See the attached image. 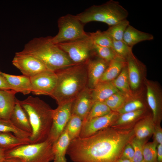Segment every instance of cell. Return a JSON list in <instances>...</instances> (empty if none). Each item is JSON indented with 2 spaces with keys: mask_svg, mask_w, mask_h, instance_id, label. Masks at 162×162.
<instances>
[{
  "mask_svg": "<svg viewBox=\"0 0 162 162\" xmlns=\"http://www.w3.org/2000/svg\"><path fill=\"white\" fill-rule=\"evenodd\" d=\"M158 144L153 141L146 142L143 150V160L147 162H157V146Z\"/></svg>",
  "mask_w": 162,
  "mask_h": 162,
  "instance_id": "e575fe53",
  "label": "cell"
},
{
  "mask_svg": "<svg viewBox=\"0 0 162 162\" xmlns=\"http://www.w3.org/2000/svg\"><path fill=\"white\" fill-rule=\"evenodd\" d=\"M29 139H23L10 132H0V148L5 151L30 143Z\"/></svg>",
  "mask_w": 162,
  "mask_h": 162,
  "instance_id": "484cf974",
  "label": "cell"
},
{
  "mask_svg": "<svg viewBox=\"0 0 162 162\" xmlns=\"http://www.w3.org/2000/svg\"><path fill=\"white\" fill-rule=\"evenodd\" d=\"M152 135H153V141L158 144H162V129L160 124H155Z\"/></svg>",
  "mask_w": 162,
  "mask_h": 162,
  "instance_id": "ab89813d",
  "label": "cell"
},
{
  "mask_svg": "<svg viewBox=\"0 0 162 162\" xmlns=\"http://www.w3.org/2000/svg\"><path fill=\"white\" fill-rule=\"evenodd\" d=\"M71 139L67 131L64 130L58 139L52 144V150L55 162H67L65 155Z\"/></svg>",
  "mask_w": 162,
  "mask_h": 162,
  "instance_id": "44dd1931",
  "label": "cell"
},
{
  "mask_svg": "<svg viewBox=\"0 0 162 162\" xmlns=\"http://www.w3.org/2000/svg\"><path fill=\"white\" fill-rule=\"evenodd\" d=\"M58 31L51 37L52 42L57 44L87 37L88 33L84 30V25L76 15L67 14L60 17L58 21Z\"/></svg>",
  "mask_w": 162,
  "mask_h": 162,
  "instance_id": "52a82bcc",
  "label": "cell"
},
{
  "mask_svg": "<svg viewBox=\"0 0 162 162\" xmlns=\"http://www.w3.org/2000/svg\"><path fill=\"white\" fill-rule=\"evenodd\" d=\"M144 108V104L141 100L138 99H134L128 100L116 112L120 115Z\"/></svg>",
  "mask_w": 162,
  "mask_h": 162,
  "instance_id": "d590c367",
  "label": "cell"
},
{
  "mask_svg": "<svg viewBox=\"0 0 162 162\" xmlns=\"http://www.w3.org/2000/svg\"><path fill=\"white\" fill-rule=\"evenodd\" d=\"M30 78L32 93L50 96L56 87L57 80L56 73L49 70Z\"/></svg>",
  "mask_w": 162,
  "mask_h": 162,
  "instance_id": "8fae6325",
  "label": "cell"
},
{
  "mask_svg": "<svg viewBox=\"0 0 162 162\" xmlns=\"http://www.w3.org/2000/svg\"><path fill=\"white\" fill-rule=\"evenodd\" d=\"M128 96L118 91L111 95L104 102L112 111L116 112L128 100L127 98Z\"/></svg>",
  "mask_w": 162,
  "mask_h": 162,
  "instance_id": "f546056e",
  "label": "cell"
},
{
  "mask_svg": "<svg viewBox=\"0 0 162 162\" xmlns=\"http://www.w3.org/2000/svg\"><path fill=\"white\" fill-rule=\"evenodd\" d=\"M128 76L130 89H137L141 80V69L142 64L135 57L133 53L126 59Z\"/></svg>",
  "mask_w": 162,
  "mask_h": 162,
  "instance_id": "2e32d148",
  "label": "cell"
},
{
  "mask_svg": "<svg viewBox=\"0 0 162 162\" xmlns=\"http://www.w3.org/2000/svg\"><path fill=\"white\" fill-rule=\"evenodd\" d=\"M112 48L117 56L125 59L132 53V48L128 46L123 40H112Z\"/></svg>",
  "mask_w": 162,
  "mask_h": 162,
  "instance_id": "8d00e7d4",
  "label": "cell"
},
{
  "mask_svg": "<svg viewBox=\"0 0 162 162\" xmlns=\"http://www.w3.org/2000/svg\"><path fill=\"white\" fill-rule=\"evenodd\" d=\"M116 162H133L132 161L129 160L120 158Z\"/></svg>",
  "mask_w": 162,
  "mask_h": 162,
  "instance_id": "f6af8a7d",
  "label": "cell"
},
{
  "mask_svg": "<svg viewBox=\"0 0 162 162\" xmlns=\"http://www.w3.org/2000/svg\"><path fill=\"white\" fill-rule=\"evenodd\" d=\"M51 37L35 38L26 44L19 52L32 56L42 62L49 70L56 72L74 64Z\"/></svg>",
  "mask_w": 162,
  "mask_h": 162,
  "instance_id": "3957f363",
  "label": "cell"
},
{
  "mask_svg": "<svg viewBox=\"0 0 162 162\" xmlns=\"http://www.w3.org/2000/svg\"><path fill=\"white\" fill-rule=\"evenodd\" d=\"M94 103L91 96V89L87 86L74 100L71 114L79 116L83 122L86 119Z\"/></svg>",
  "mask_w": 162,
  "mask_h": 162,
  "instance_id": "4fadbf2b",
  "label": "cell"
},
{
  "mask_svg": "<svg viewBox=\"0 0 162 162\" xmlns=\"http://www.w3.org/2000/svg\"><path fill=\"white\" fill-rule=\"evenodd\" d=\"M3 162H20L14 158H5Z\"/></svg>",
  "mask_w": 162,
  "mask_h": 162,
  "instance_id": "ee69618b",
  "label": "cell"
},
{
  "mask_svg": "<svg viewBox=\"0 0 162 162\" xmlns=\"http://www.w3.org/2000/svg\"><path fill=\"white\" fill-rule=\"evenodd\" d=\"M129 25V22L126 19L110 26L106 32L112 40H123L125 32Z\"/></svg>",
  "mask_w": 162,
  "mask_h": 162,
  "instance_id": "f1b7e54d",
  "label": "cell"
},
{
  "mask_svg": "<svg viewBox=\"0 0 162 162\" xmlns=\"http://www.w3.org/2000/svg\"><path fill=\"white\" fill-rule=\"evenodd\" d=\"M112 82L119 91L128 96L130 95L131 91L126 65Z\"/></svg>",
  "mask_w": 162,
  "mask_h": 162,
  "instance_id": "83f0119b",
  "label": "cell"
},
{
  "mask_svg": "<svg viewBox=\"0 0 162 162\" xmlns=\"http://www.w3.org/2000/svg\"><path fill=\"white\" fill-rule=\"evenodd\" d=\"M88 34L85 38L57 44L75 64L85 62L90 58L94 44Z\"/></svg>",
  "mask_w": 162,
  "mask_h": 162,
  "instance_id": "ba28073f",
  "label": "cell"
},
{
  "mask_svg": "<svg viewBox=\"0 0 162 162\" xmlns=\"http://www.w3.org/2000/svg\"><path fill=\"white\" fill-rule=\"evenodd\" d=\"M53 143L48 139L5 150V158H14L20 162H50L54 160Z\"/></svg>",
  "mask_w": 162,
  "mask_h": 162,
  "instance_id": "8992f818",
  "label": "cell"
},
{
  "mask_svg": "<svg viewBox=\"0 0 162 162\" xmlns=\"http://www.w3.org/2000/svg\"><path fill=\"white\" fill-rule=\"evenodd\" d=\"M109 62L98 57L87 61V87L94 88L100 82Z\"/></svg>",
  "mask_w": 162,
  "mask_h": 162,
  "instance_id": "5bb4252c",
  "label": "cell"
},
{
  "mask_svg": "<svg viewBox=\"0 0 162 162\" xmlns=\"http://www.w3.org/2000/svg\"><path fill=\"white\" fill-rule=\"evenodd\" d=\"M147 140H140L134 137L130 142L134 151L133 162H140L143 160V150Z\"/></svg>",
  "mask_w": 162,
  "mask_h": 162,
  "instance_id": "74e56055",
  "label": "cell"
},
{
  "mask_svg": "<svg viewBox=\"0 0 162 162\" xmlns=\"http://www.w3.org/2000/svg\"><path fill=\"white\" fill-rule=\"evenodd\" d=\"M12 63L22 75L29 77L49 70L36 58L29 55L21 54L19 52L16 53Z\"/></svg>",
  "mask_w": 162,
  "mask_h": 162,
  "instance_id": "30bf717a",
  "label": "cell"
},
{
  "mask_svg": "<svg viewBox=\"0 0 162 162\" xmlns=\"http://www.w3.org/2000/svg\"><path fill=\"white\" fill-rule=\"evenodd\" d=\"M82 122L79 116L71 114L64 129L67 132L71 140L79 137Z\"/></svg>",
  "mask_w": 162,
  "mask_h": 162,
  "instance_id": "4316f807",
  "label": "cell"
},
{
  "mask_svg": "<svg viewBox=\"0 0 162 162\" xmlns=\"http://www.w3.org/2000/svg\"><path fill=\"white\" fill-rule=\"evenodd\" d=\"M119 91L112 82H100L91 89L93 101L104 102L113 94Z\"/></svg>",
  "mask_w": 162,
  "mask_h": 162,
  "instance_id": "7402d4cb",
  "label": "cell"
},
{
  "mask_svg": "<svg viewBox=\"0 0 162 162\" xmlns=\"http://www.w3.org/2000/svg\"><path fill=\"white\" fill-rule=\"evenodd\" d=\"M140 162H147L145 161L144 160H143L142 161H140Z\"/></svg>",
  "mask_w": 162,
  "mask_h": 162,
  "instance_id": "bcb514c9",
  "label": "cell"
},
{
  "mask_svg": "<svg viewBox=\"0 0 162 162\" xmlns=\"http://www.w3.org/2000/svg\"><path fill=\"white\" fill-rule=\"evenodd\" d=\"M5 150L0 148V162H3L5 159Z\"/></svg>",
  "mask_w": 162,
  "mask_h": 162,
  "instance_id": "7bdbcfd3",
  "label": "cell"
},
{
  "mask_svg": "<svg viewBox=\"0 0 162 162\" xmlns=\"http://www.w3.org/2000/svg\"><path fill=\"white\" fill-rule=\"evenodd\" d=\"M146 97L148 104L151 110L155 124H160L162 118L161 96L156 87L151 83H146Z\"/></svg>",
  "mask_w": 162,
  "mask_h": 162,
  "instance_id": "9a60e30c",
  "label": "cell"
},
{
  "mask_svg": "<svg viewBox=\"0 0 162 162\" xmlns=\"http://www.w3.org/2000/svg\"><path fill=\"white\" fill-rule=\"evenodd\" d=\"M73 101L58 105L56 109L53 110L52 123L47 139L52 143L58 139L64 130L71 115Z\"/></svg>",
  "mask_w": 162,
  "mask_h": 162,
  "instance_id": "9c48e42d",
  "label": "cell"
},
{
  "mask_svg": "<svg viewBox=\"0 0 162 162\" xmlns=\"http://www.w3.org/2000/svg\"><path fill=\"white\" fill-rule=\"evenodd\" d=\"M10 120L18 128L32 134V128L28 116L17 99Z\"/></svg>",
  "mask_w": 162,
  "mask_h": 162,
  "instance_id": "ac0fdd59",
  "label": "cell"
},
{
  "mask_svg": "<svg viewBox=\"0 0 162 162\" xmlns=\"http://www.w3.org/2000/svg\"><path fill=\"white\" fill-rule=\"evenodd\" d=\"M2 72L0 70V73H1Z\"/></svg>",
  "mask_w": 162,
  "mask_h": 162,
  "instance_id": "7dc6e473",
  "label": "cell"
},
{
  "mask_svg": "<svg viewBox=\"0 0 162 162\" xmlns=\"http://www.w3.org/2000/svg\"><path fill=\"white\" fill-rule=\"evenodd\" d=\"M55 162V161H54V162Z\"/></svg>",
  "mask_w": 162,
  "mask_h": 162,
  "instance_id": "c3c4849f",
  "label": "cell"
},
{
  "mask_svg": "<svg viewBox=\"0 0 162 162\" xmlns=\"http://www.w3.org/2000/svg\"><path fill=\"white\" fill-rule=\"evenodd\" d=\"M126 65V60L116 55L109 62L100 82L112 81L118 75Z\"/></svg>",
  "mask_w": 162,
  "mask_h": 162,
  "instance_id": "d4e9b609",
  "label": "cell"
},
{
  "mask_svg": "<svg viewBox=\"0 0 162 162\" xmlns=\"http://www.w3.org/2000/svg\"><path fill=\"white\" fill-rule=\"evenodd\" d=\"M92 52L96 54L98 57L109 62L116 56L112 47L100 46L94 44Z\"/></svg>",
  "mask_w": 162,
  "mask_h": 162,
  "instance_id": "836d02e7",
  "label": "cell"
},
{
  "mask_svg": "<svg viewBox=\"0 0 162 162\" xmlns=\"http://www.w3.org/2000/svg\"><path fill=\"white\" fill-rule=\"evenodd\" d=\"M153 39L152 34L139 30L129 25L125 32L123 40L128 46L132 48L138 43Z\"/></svg>",
  "mask_w": 162,
  "mask_h": 162,
  "instance_id": "603a6c76",
  "label": "cell"
},
{
  "mask_svg": "<svg viewBox=\"0 0 162 162\" xmlns=\"http://www.w3.org/2000/svg\"><path fill=\"white\" fill-rule=\"evenodd\" d=\"M0 132H10L23 139H29L31 134L22 131L15 126L8 120H0Z\"/></svg>",
  "mask_w": 162,
  "mask_h": 162,
  "instance_id": "d6a6232c",
  "label": "cell"
},
{
  "mask_svg": "<svg viewBox=\"0 0 162 162\" xmlns=\"http://www.w3.org/2000/svg\"><path fill=\"white\" fill-rule=\"evenodd\" d=\"M134 156V151L130 142L125 146L121 158L128 159L133 162Z\"/></svg>",
  "mask_w": 162,
  "mask_h": 162,
  "instance_id": "f35d334b",
  "label": "cell"
},
{
  "mask_svg": "<svg viewBox=\"0 0 162 162\" xmlns=\"http://www.w3.org/2000/svg\"><path fill=\"white\" fill-rule=\"evenodd\" d=\"M19 102L27 114L32 128L31 143L44 142L48 137L52 120L53 110L37 97L28 96Z\"/></svg>",
  "mask_w": 162,
  "mask_h": 162,
  "instance_id": "277c9868",
  "label": "cell"
},
{
  "mask_svg": "<svg viewBox=\"0 0 162 162\" xmlns=\"http://www.w3.org/2000/svg\"><path fill=\"white\" fill-rule=\"evenodd\" d=\"M144 113L143 109L119 115L112 126L123 129L133 128L135 124L142 118Z\"/></svg>",
  "mask_w": 162,
  "mask_h": 162,
  "instance_id": "cb8c5ba5",
  "label": "cell"
},
{
  "mask_svg": "<svg viewBox=\"0 0 162 162\" xmlns=\"http://www.w3.org/2000/svg\"><path fill=\"white\" fill-rule=\"evenodd\" d=\"M112 112L110 109L104 102H94L86 119L82 123L95 118L106 115Z\"/></svg>",
  "mask_w": 162,
  "mask_h": 162,
  "instance_id": "4dcf8cb0",
  "label": "cell"
},
{
  "mask_svg": "<svg viewBox=\"0 0 162 162\" xmlns=\"http://www.w3.org/2000/svg\"><path fill=\"white\" fill-rule=\"evenodd\" d=\"M2 75L5 78L11 88V90L16 93L20 92L27 94L32 92L30 78L22 75H15L2 72Z\"/></svg>",
  "mask_w": 162,
  "mask_h": 162,
  "instance_id": "d6986e66",
  "label": "cell"
},
{
  "mask_svg": "<svg viewBox=\"0 0 162 162\" xmlns=\"http://www.w3.org/2000/svg\"><path fill=\"white\" fill-rule=\"evenodd\" d=\"M119 115L117 112L112 111L106 115L95 118L82 123L79 137H87L100 130L112 126Z\"/></svg>",
  "mask_w": 162,
  "mask_h": 162,
  "instance_id": "7c38bea8",
  "label": "cell"
},
{
  "mask_svg": "<svg viewBox=\"0 0 162 162\" xmlns=\"http://www.w3.org/2000/svg\"><path fill=\"white\" fill-rule=\"evenodd\" d=\"M88 34L94 44L112 48V40L105 31L98 30Z\"/></svg>",
  "mask_w": 162,
  "mask_h": 162,
  "instance_id": "1f68e13d",
  "label": "cell"
},
{
  "mask_svg": "<svg viewBox=\"0 0 162 162\" xmlns=\"http://www.w3.org/2000/svg\"><path fill=\"white\" fill-rule=\"evenodd\" d=\"M134 137L133 128L111 126L89 136L71 140L66 154L73 162H116Z\"/></svg>",
  "mask_w": 162,
  "mask_h": 162,
  "instance_id": "6da1fadb",
  "label": "cell"
},
{
  "mask_svg": "<svg viewBox=\"0 0 162 162\" xmlns=\"http://www.w3.org/2000/svg\"><path fill=\"white\" fill-rule=\"evenodd\" d=\"M12 90H0V120H10L16 98Z\"/></svg>",
  "mask_w": 162,
  "mask_h": 162,
  "instance_id": "e0dca14e",
  "label": "cell"
},
{
  "mask_svg": "<svg viewBox=\"0 0 162 162\" xmlns=\"http://www.w3.org/2000/svg\"><path fill=\"white\" fill-rule=\"evenodd\" d=\"M0 73V90H11V88L5 78Z\"/></svg>",
  "mask_w": 162,
  "mask_h": 162,
  "instance_id": "60d3db41",
  "label": "cell"
},
{
  "mask_svg": "<svg viewBox=\"0 0 162 162\" xmlns=\"http://www.w3.org/2000/svg\"><path fill=\"white\" fill-rule=\"evenodd\" d=\"M157 161L162 162V144H159L157 146Z\"/></svg>",
  "mask_w": 162,
  "mask_h": 162,
  "instance_id": "b9f144b4",
  "label": "cell"
},
{
  "mask_svg": "<svg viewBox=\"0 0 162 162\" xmlns=\"http://www.w3.org/2000/svg\"><path fill=\"white\" fill-rule=\"evenodd\" d=\"M87 61L56 72L57 82L50 96L56 100L58 105L73 101L87 86Z\"/></svg>",
  "mask_w": 162,
  "mask_h": 162,
  "instance_id": "7a4b0ae2",
  "label": "cell"
},
{
  "mask_svg": "<svg viewBox=\"0 0 162 162\" xmlns=\"http://www.w3.org/2000/svg\"><path fill=\"white\" fill-rule=\"evenodd\" d=\"M128 14L118 2L111 0L101 5L92 6L76 16L84 24L96 21L110 26L126 19Z\"/></svg>",
  "mask_w": 162,
  "mask_h": 162,
  "instance_id": "5b68a950",
  "label": "cell"
},
{
  "mask_svg": "<svg viewBox=\"0 0 162 162\" xmlns=\"http://www.w3.org/2000/svg\"><path fill=\"white\" fill-rule=\"evenodd\" d=\"M155 126L152 116L142 117L133 127L134 137L140 140H148L153 135Z\"/></svg>",
  "mask_w": 162,
  "mask_h": 162,
  "instance_id": "ffe728a7",
  "label": "cell"
}]
</instances>
